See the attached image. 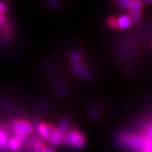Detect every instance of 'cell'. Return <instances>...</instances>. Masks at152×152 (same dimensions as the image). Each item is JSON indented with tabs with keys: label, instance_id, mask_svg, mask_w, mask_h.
<instances>
[{
	"label": "cell",
	"instance_id": "7402d4cb",
	"mask_svg": "<svg viewBox=\"0 0 152 152\" xmlns=\"http://www.w3.org/2000/svg\"><path fill=\"white\" fill-rule=\"evenodd\" d=\"M4 21H5V16L3 14H0V24H2Z\"/></svg>",
	"mask_w": 152,
	"mask_h": 152
},
{
	"label": "cell",
	"instance_id": "8fae6325",
	"mask_svg": "<svg viewBox=\"0 0 152 152\" xmlns=\"http://www.w3.org/2000/svg\"><path fill=\"white\" fill-rule=\"evenodd\" d=\"M7 145L9 148L12 151H18L20 148V144H19L14 138L10 139V141H8Z\"/></svg>",
	"mask_w": 152,
	"mask_h": 152
},
{
	"label": "cell",
	"instance_id": "9a60e30c",
	"mask_svg": "<svg viewBox=\"0 0 152 152\" xmlns=\"http://www.w3.org/2000/svg\"><path fill=\"white\" fill-rule=\"evenodd\" d=\"M144 148L145 151L149 152H152V139L148 138L145 141V146Z\"/></svg>",
	"mask_w": 152,
	"mask_h": 152
},
{
	"label": "cell",
	"instance_id": "ffe728a7",
	"mask_svg": "<svg viewBox=\"0 0 152 152\" xmlns=\"http://www.w3.org/2000/svg\"><path fill=\"white\" fill-rule=\"evenodd\" d=\"M91 115L93 116V117H94V118H96V116L98 115L99 112H98V110H96V109H94V110H93V111H91Z\"/></svg>",
	"mask_w": 152,
	"mask_h": 152
},
{
	"label": "cell",
	"instance_id": "2e32d148",
	"mask_svg": "<svg viewBox=\"0 0 152 152\" xmlns=\"http://www.w3.org/2000/svg\"><path fill=\"white\" fill-rule=\"evenodd\" d=\"M45 146L42 143H37L34 146V152H44Z\"/></svg>",
	"mask_w": 152,
	"mask_h": 152
},
{
	"label": "cell",
	"instance_id": "5b68a950",
	"mask_svg": "<svg viewBox=\"0 0 152 152\" xmlns=\"http://www.w3.org/2000/svg\"><path fill=\"white\" fill-rule=\"evenodd\" d=\"M73 71L77 73V75L83 78L84 80H88L91 78V73L89 71V69L87 67H85L84 66L80 65V64H76L73 66Z\"/></svg>",
	"mask_w": 152,
	"mask_h": 152
},
{
	"label": "cell",
	"instance_id": "52a82bcc",
	"mask_svg": "<svg viewBox=\"0 0 152 152\" xmlns=\"http://www.w3.org/2000/svg\"><path fill=\"white\" fill-rule=\"evenodd\" d=\"M37 129L39 134L43 138H48L50 134L53 131V127L48 124H38Z\"/></svg>",
	"mask_w": 152,
	"mask_h": 152
},
{
	"label": "cell",
	"instance_id": "44dd1931",
	"mask_svg": "<svg viewBox=\"0 0 152 152\" xmlns=\"http://www.w3.org/2000/svg\"><path fill=\"white\" fill-rule=\"evenodd\" d=\"M44 152H55V150L53 148H46Z\"/></svg>",
	"mask_w": 152,
	"mask_h": 152
},
{
	"label": "cell",
	"instance_id": "ba28073f",
	"mask_svg": "<svg viewBox=\"0 0 152 152\" xmlns=\"http://www.w3.org/2000/svg\"><path fill=\"white\" fill-rule=\"evenodd\" d=\"M131 20L128 15H122L118 19H117V26L118 28H121V29H127L128 27L131 26Z\"/></svg>",
	"mask_w": 152,
	"mask_h": 152
},
{
	"label": "cell",
	"instance_id": "ac0fdd59",
	"mask_svg": "<svg viewBox=\"0 0 152 152\" xmlns=\"http://www.w3.org/2000/svg\"><path fill=\"white\" fill-rule=\"evenodd\" d=\"M6 11V6L3 2H0V14L4 13Z\"/></svg>",
	"mask_w": 152,
	"mask_h": 152
},
{
	"label": "cell",
	"instance_id": "7c38bea8",
	"mask_svg": "<svg viewBox=\"0 0 152 152\" xmlns=\"http://www.w3.org/2000/svg\"><path fill=\"white\" fill-rule=\"evenodd\" d=\"M69 58H70V60L73 63H75V64H78L81 60L80 55L79 53L77 52H73L70 53L69 55Z\"/></svg>",
	"mask_w": 152,
	"mask_h": 152
},
{
	"label": "cell",
	"instance_id": "4fadbf2b",
	"mask_svg": "<svg viewBox=\"0 0 152 152\" xmlns=\"http://www.w3.org/2000/svg\"><path fill=\"white\" fill-rule=\"evenodd\" d=\"M117 2H118L120 6L122 8L124 9H129L130 6H131V0H117Z\"/></svg>",
	"mask_w": 152,
	"mask_h": 152
},
{
	"label": "cell",
	"instance_id": "9c48e42d",
	"mask_svg": "<svg viewBox=\"0 0 152 152\" xmlns=\"http://www.w3.org/2000/svg\"><path fill=\"white\" fill-rule=\"evenodd\" d=\"M68 127H69V122L66 119H64L62 120L59 123L57 127V131L59 132L62 134H64V133H66V131H67Z\"/></svg>",
	"mask_w": 152,
	"mask_h": 152
},
{
	"label": "cell",
	"instance_id": "8992f818",
	"mask_svg": "<svg viewBox=\"0 0 152 152\" xmlns=\"http://www.w3.org/2000/svg\"><path fill=\"white\" fill-rule=\"evenodd\" d=\"M63 138H64V134H62L56 129H53L52 133L50 134V135L49 136L48 141L51 145H58L63 141Z\"/></svg>",
	"mask_w": 152,
	"mask_h": 152
},
{
	"label": "cell",
	"instance_id": "277c9868",
	"mask_svg": "<svg viewBox=\"0 0 152 152\" xmlns=\"http://www.w3.org/2000/svg\"><path fill=\"white\" fill-rule=\"evenodd\" d=\"M13 129L16 134H22L23 135H27L32 133L33 127L28 122L19 121L14 123Z\"/></svg>",
	"mask_w": 152,
	"mask_h": 152
},
{
	"label": "cell",
	"instance_id": "30bf717a",
	"mask_svg": "<svg viewBox=\"0 0 152 152\" xmlns=\"http://www.w3.org/2000/svg\"><path fill=\"white\" fill-rule=\"evenodd\" d=\"M8 143V137L5 131L0 129V150L3 148H6Z\"/></svg>",
	"mask_w": 152,
	"mask_h": 152
},
{
	"label": "cell",
	"instance_id": "e0dca14e",
	"mask_svg": "<svg viewBox=\"0 0 152 152\" xmlns=\"http://www.w3.org/2000/svg\"><path fill=\"white\" fill-rule=\"evenodd\" d=\"M108 24L112 28H118V26H117V19H115V18H110L108 20Z\"/></svg>",
	"mask_w": 152,
	"mask_h": 152
},
{
	"label": "cell",
	"instance_id": "cb8c5ba5",
	"mask_svg": "<svg viewBox=\"0 0 152 152\" xmlns=\"http://www.w3.org/2000/svg\"><path fill=\"white\" fill-rule=\"evenodd\" d=\"M141 152H149V151H147L144 150V151H141Z\"/></svg>",
	"mask_w": 152,
	"mask_h": 152
},
{
	"label": "cell",
	"instance_id": "d6986e66",
	"mask_svg": "<svg viewBox=\"0 0 152 152\" xmlns=\"http://www.w3.org/2000/svg\"><path fill=\"white\" fill-rule=\"evenodd\" d=\"M147 134H148V136L149 137V138L152 139V126L151 127H150L148 129V131H147Z\"/></svg>",
	"mask_w": 152,
	"mask_h": 152
},
{
	"label": "cell",
	"instance_id": "603a6c76",
	"mask_svg": "<svg viewBox=\"0 0 152 152\" xmlns=\"http://www.w3.org/2000/svg\"><path fill=\"white\" fill-rule=\"evenodd\" d=\"M145 2H148V3H151V2H152V0H145Z\"/></svg>",
	"mask_w": 152,
	"mask_h": 152
},
{
	"label": "cell",
	"instance_id": "7a4b0ae2",
	"mask_svg": "<svg viewBox=\"0 0 152 152\" xmlns=\"http://www.w3.org/2000/svg\"><path fill=\"white\" fill-rule=\"evenodd\" d=\"M121 141L124 145L130 146L133 148L141 150L144 148L145 146V140L139 136H124L121 138Z\"/></svg>",
	"mask_w": 152,
	"mask_h": 152
},
{
	"label": "cell",
	"instance_id": "6da1fadb",
	"mask_svg": "<svg viewBox=\"0 0 152 152\" xmlns=\"http://www.w3.org/2000/svg\"><path fill=\"white\" fill-rule=\"evenodd\" d=\"M63 143L64 145H71V146L79 148L84 145L85 139L79 131L72 130L66 134L65 136H64Z\"/></svg>",
	"mask_w": 152,
	"mask_h": 152
},
{
	"label": "cell",
	"instance_id": "3957f363",
	"mask_svg": "<svg viewBox=\"0 0 152 152\" xmlns=\"http://www.w3.org/2000/svg\"><path fill=\"white\" fill-rule=\"evenodd\" d=\"M130 9V19L134 23H138L141 19L142 2L141 0H131Z\"/></svg>",
	"mask_w": 152,
	"mask_h": 152
},
{
	"label": "cell",
	"instance_id": "5bb4252c",
	"mask_svg": "<svg viewBox=\"0 0 152 152\" xmlns=\"http://www.w3.org/2000/svg\"><path fill=\"white\" fill-rule=\"evenodd\" d=\"M15 141H17L19 144H23L26 141V137L25 135L22 134H15V137H14Z\"/></svg>",
	"mask_w": 152,
	"mask_h": 152
}]
</instances>
